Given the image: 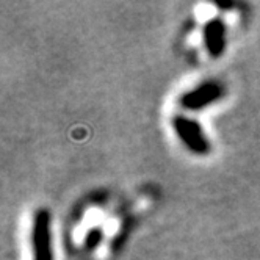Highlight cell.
Wrapping results in <instances>:
<instances>
[{"label": "cell", "mask_w": 260, "mask_h": 260, "mask_svg": "<svg viewBox=\"0 0 260 260\" xmlns=\"http://www.w3.org/2000/svg\"><path fill=\"white\" fill-rule=\"evenodd\" d=\"M218 11H213V17H204L202 14V46L210 57H218V55L224 49V38L228 36V28L229 25L216 17Z\"/></svg>", "instance_id": "obj_1"}, {"label": "cell", "mask_w": 260, "mask_h": 260, "mask_svg": "<svg viewBox=\"0 0 260 260\" xmlns=\"http://www.w3.org/2000/svg\"><path fill=\"white\" fill-rule=\"evenodd\" d=\"M33 260H52V241L49 232V215L46 210L36 212L31 231Z\"/></svg>", "instance_id": "obj_2"}, {"label": "cell", "mask_w": 260, "mask_h": 260, "mask_svg": "<svg viewBox=\"0 0 260 260\" xmlns=\"http://www.w3.org/2000/svg\"><path fill=\"white\" fill-rule=\"evenodd\" d=\"M218 98L216 85H204L198 89L187 92L182 98V104L187 108H204Z\"/></svg>", "instance_id": "obj_3"}]
</instances>
